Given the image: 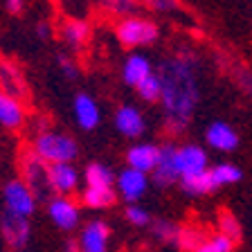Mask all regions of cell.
<instances>
[{"label": "cell", "mask_w": 252, "mask_h": 252, "mask_svg": "<svg viewBox=\"0 0 252 252\" xmlns=\"http://www.w3.org/2000/svg\"><path fill=\"white\" fill-rule=\"evenodd\" d=\"M162 84V115L169 133L180 135L189 126L200 99L198 59L191 52H180L169 57L158 72Z\"/></svg>", "instance_id": "obj_1"}, {"label": "cell", "mask_w": 252, "mask_h": 252, "mask_svg": "<svg viewBox=\"0 0 252 252\" xmlns=\"http://www.w3.org/2000/svg\"><path fill=\"white\" fill-rule=\"evenodd\" d=\"M32 151L36 153L45 164H59V162H74L79 156V147L74 137L61 131H41L34 137Z\"/></svg>", "instance_id": "obj_2"}, {"label": "cell", "mask_w": 252, "mask_h": 252, "mask_svg": "<svg viewBox=\"0 0 252 252\" xmlns=\"http://www.w3.org/2000/svg\"><path fill=\"white\" fill-rule=\"evenodd\" d=\"M117 41L124 47H142V45H151L158 41L160 30L153 21L149 18H140V16H126L117 23L115 27Z\"/></svg>", "instance_id": "obj_3"}, {"label": "cell", "mask_w": 252, "mask_h": 252, "mask_svg": "<svg viewBox=\"0 0 252 252\" xmlns=\"http://www.w3.org/2000/svg\"><path fill=\"white\" fill-rule=\"evenodd\" d=\"M2 200H5V212L16 216H23V219H30L34 212H36V196L23 183L21 178H14L5 185L2 189Z\"/></svg>", "instance_id": "obj_4"}, {"label": "cell", "mask_w": 252, "mask_h": 252, "mask_svg": "<svg viewBox=\"0 0 252 252\" xmlns=\"http://www.w3.org/2000/svg\"><path fill=\"white\" fill-rule=\"evenodd\" d=\"M21 180L34 191L36 200H50L52 198V189L47 180V164L34 151L23 156V176Z\"/></svg>", "instance_id": "obj_5"}, {"label": "cell", "mask_w": 252, "mask_h": 252, "mask_svg": "<svg viewBox=\"0 0 252 252\" xmlns=\"http://www.w3.org/2000/svg\"><path fill=\"white\" fill-rule=\"evenodd\" d=\"M47 216L63 232H74L81 223V207L70 196H52L47 200Z\"/></svg>", "instance_id": "obj_6"}, {"label": "cell", "mask_w": 252, "mask_h": 252, "mask_svg": "<svg viewBox=\"0 0 252 252\" xmlns=\"http://www.w3.org/2000/svg\"><path fill=\"white\" fill-rule=\"evenodd\" d=\"M176 162H178V173L183 178H194L200 173L210 171V156L200 144H183L176 149Z\"/></svg>", "instance_id": "obj_7"}, {"label": "cell", "mask_w": 252, "mask_h": 252, "mask_svg": "<svg viewBox=\"0 0 252 252\" xmlns=\"http://www.w3.org/2000/svg\"><path fill=\"white\" fill-rule=\"evenodd\" d=\"M149 180H151V176H147V173L135 171V169H131V167H124L115 176V194H117V198L126 200L128 205L137 203L142 196L147 194Z\"/></svg>", "instance_id": "obj_8"}, {"label": "cell", "mask_w": 252, "mask_h": 252, "mask_svg": "<svg viewBox=\"0 0 252 252\" xmlns=\"http://www.w3.org/2000/svg\"><path fill=\"white\" fill-rule=\"evenodd\" d=\"M0 232H2V239H5V243L11 250L14 252L23 250V248L30 243V236H32L30 219L2 212V214H0Z\"/></svg>", "instance_id": "obj_9"}, {"label": "cell", "mask_w": 252, "mask_h": 252, "mask_svg": "<svg viewBox=\"0 0 252 252\" xmlns=\"http://www.w3.org/2000/svg\"><path fill=\"white\" fill-rule=\"evenodd\" d=\"M47 180H50V189L57 196H70L77 191L79 183H81V173L74 167V162H59V164H47Z\"/></svg>", "instance_id": "obj_10"}, {"label": "cell", "mask_w": 252, "mask_h": 252, "mask_svg": "<svg viewBox=\"0 0 252 252\" xmlns=\"http://www.w3.org/2000/svg\"><path fill=\"white\" fill-rule=\"evenodd\" d=\"M110 227L101 219L88 220L79 232V252H108Z\"/></svg>", "instance_id": "obj_11"}, {"label": "cell", "mask_w": 252, "mask_h": 252, "mask_svg": "<svg viewBox=\"0 0 252 252\" xmlns=\"http://www.w3.org/2000/svg\"><path fill=\"white\" fill-rule=\"evenodd\" d=\"M113 124H115L117 133L128 137V140H137V137H142L144 131H147V120L142 115V110L133 104H122L115 110Z\"/></svg>", "instance_id": "obj_12"}, {"label": "cell", "mask_w": 252, "mask_h": 252, "mask_svg": "<svg viewBox=\"0 0 252 252\" xmlns=\"http://www.w3.org/2000/svg\"><path fill=\"white\" fill-rule=\"evenodd\" d=\"M176 144H162L160 147V160H158L156 169L151 171V180L158 187H173L180 183L178 162H176Z\"/></svg>", "instance_id": "obj_13"}, {"label": "cell", "mask_w": 252, "mask_h": 252, "mask_svg": "<svg viewBox=\"0 0 252 252\" xmlns=\"http://www.w3.org/2000/svg\"><path fill=\"white\" fill-rule=\"evenodd\" d=\"M72 115H74V122L79 124V128L93 131V128H97L101 122V108L93 94L77 93L72 99Z\"/></svg>", "instance_id": "obj_14"}, {"label": "cell", "mask_w": 252, "mask_h": 252, "mask_svg": "<svg viewBox=\"0 0 252 252\" xmlns=\"http://www.w3.org/2000/svg\"><path fill=\"white\" fill-rule=\"evenodd\" d=\"M158 160H160V147L151 142H140L126 149V167L147 173V176L156 169Z\"/></svg>", "instance_id": "obj_15"}, {"label": "cell", "mask_w": 252, "mask_h": 252, "mask_svg": "<svg viewBox=\"0 0 252 252\" xmlns=\"http://www.w3.org/2000/svg\"><path fill=\"white\" fill-rule=\"evenodd\" d=\"M205 142H207V147L216 149V151L230 153L239 147V133H236L227 122L216 120L207 126V131H205Z\"/></svg>", "instance_id": "obj_16"}, {"label": "cell", "mask_w": 252, "mask_h": 252, "mask_svg": "<svg viewBox=\"0 0 252 252\" xmlns=\"http://www.w3.org/2000/svg\"><path fill=\"white\" fill-rule=\"evenodd\" d=\"M149 74H153V65L144 54H128L122 63V81L131 88H137Z\"/></svg>", "instance_id": "obj_17"}, {"label": "cell", "mask_w": 252, "mask_h": 252, "mask_svg": "<svg viewBox=\"0 0 252 252\" xmlns=\"http://www.w3.org/2000/svg\"><path fill=\"white\" fill-rule=\"evenodd\" d=\"M25 124V108L21 99L0 90V126L7 131H18Z\"/></svg>", "instance_id": "obj_18"}, {"label": "cell", "mask_w": 252, "mask_h": 252, "mask_svg": "<svg viewBox=\"0 0 252 252\" xmlns=\"http://www.w3.org/2000/svg\"><path fill=\"white\" fill-rule=\"evenodd\" d=\"M0 90L16 99H21L25 94V81H23L21 70L7 61H0Z\"/></svg>", "instance_id": "obj_19"}, {"label": "cell", "mask_w": 252, "mask_h": 252, "mask_svg": "<svg viewBox=\"0 0 252 252\" xmlns=\"http://www.w3.org/2000/svg\"><path fill=\"white\" fill-rule=\"evenodd\" d=\"M115 176L117 173L104 162H90L84 169V183L86 187H104L115 189Z\"/></svg>", "instance_id": "obj_20"}, {"label": "cell", "mask_w": 252, "mask_h": 252, "mask_svg": "<svg viewBox=\"0 0 252 252\" xmlns=\"http://www.w3.org/2000/svg\"><path fill=\"white\" fill-rule=\"evenodd\" d=\"M115 200H117L115 189H104V187L81 189V205L90 207V210H106L110 205H115Z\"/></svg>", "instance_id": "obj_21"}, {"label": "cell", "mask_w": 252, "mask_h": 252, "mask_svg": "<svg viewBox=\"0 0 252 252\" xmlns=\"http://www.w3.org/2000/svg\"><path fill=\"white\" fill-rule=\"evenodd\" d=\"M210 176L214 180V187H227V185H234V183H241L243 180V171L241 167H236L232 162H219V164H212L210 167Z\"/></svg>", "instance_id": "obj_22"}, {"label": "cell", "mask_w": 252, "mask_h": 252, "mask_svg": "<svg viewBox=\"0 0 252 252\" xmlns=\"http://www.w3.org/2000/svg\"><path fill=\"white\" fill-rule=\"evenodd\" d=\"M90 36V25L81 18H68L61 25V38L68 45H81Z\"/></svg>", "instance_id": "obj_23"}, {"label": "cell", "mask_w": 252, "mask_h": 252, "mask_svg": "<svg viewBox=\"0 0 252 252\" xmlns=\"http://www.w3.org/2000/svg\"><path fill=\"white\" fill-rule=\"evenodd\" d=\"M180 189H183L189 198H198V196H207V194H212V191H216L210 171L200 173V176H194V178H183L180 180Z\"/></svg>", "instance_id": "obj_24"}, {"label": "cell", "mask_w": 252, "mask_h": 252, "mask_svg": "<svg viewBox=\"0 0 252 252\" xmlns=\"http://www.w3.org/2000/svg\"><path fill=\"white\" fill-rule=\"evenodd\" d=\"M178 232H180V227L169 219L151 220V234H153V239L160 241V243H176Z\"/></svg>", "instance_id": "obj_25"}, {"label": "cell", "mask_w": 252, "mask_h": 252, "mask_svg": "<svg viewBox=\"0 0 252 252\" xmlns=\"http://www.w3.org/2000/svg\"><path fill=\"white\" fill-rule=\"evenodd\" d=\"M135 93H137V97H140L142 101H147V104H156V101H160V94H162L160 77H158L156 72L149 74V77L135 88Z\"/></svg>", "instance_id": "obj_26"}, {"label": "cell", "mask_w": 252, "mask_h": 252, "mask_svg": "<svg viewBox=\"0 0 252 252\" xmlns=\"http://www.w3.org/2000/svg\"><path fill=\"white\" fill-rule=\"evenodd\" d=\"M205 241H207V239L203 236V230H198V227H180L178 239H176L178 248L185 252H194L196 248Z\"/></svg>", "instance_id": "obj_27"}, {"label": "cell", "mask_w": 252, "mask_h": 252, "mask_svg": "<svg viewBox=\"0 0 252 252\" xmlns=\"http://www.w3.org/2000/svg\"><path fill=\"white\" fill-rule=\"evenodd\" d=\"M219 232L220 234H225L227 239H232V241H239L241 239V223L236 220L234 214H230V212H220L219 214Z\"/></svg>", "instance_id": "obj_28"}, {"label": "cell", "mask_w": 252, "mask_h": 252, "mask_svg": "<svg viewBox=\"0 0 252 252\" xmlns=\"http://www.w3.org/2000/svg\"><path fill=\"white\" fill-rule=\"evenodd\" d=\"M124 216H126V220H128L133 227H147V225H151V214H149V212L144 210L142 205H137V203L126 205Z\"/></svg>", "instance_id": "obj_29"}, {"label": "cell", "mask_w": 252, "mask_h": 252, "mask_svg": "<svg viewBox=\"0 0 252 252\" xmlns=\"http://www.w3.org/2000/svg\"><path fill=\"white\" fill-rule=\"evenodd\" d=\"M106 9H110L113 14H120L126 18V14H131L135 9V0H99Z\"/></svg>", "instance_id": "obj_30"}, {"label": "cell", "mask_w": 252, "mask_h": 252, "mask_svg": "<svg viewBox=\"0 0 252 252\" xmlns=\"http://www.w3.org/2000/svg\"><path fill=\"white\" fill-rule=\"evenodd\" d=\"M210 243L216 252H232L234 250V241L227 239L225 234H220V232H216L214 236H210Z\"/></svg>", "instance_id": "obj_31"}, {"label": "cell", "mask_w": 252, "mask_h": 252, "mask_svg": "<svg viewBox=\"0 0 252 252\" xmlns=\"http://www.w3.org/2000/svg\"><path fill=\"white\" fill-rule=\"evenodd\" d=\"M57 63H59V68H61V72L65 74L68 79H77V65L72 63V59L65 57V54H59L57 57Z\"/></svg>", "instance_id": "obj_32"}, {"label": "cell", "mask_w": 252, "mask_h": 252, "mask_svg": "<svg viewBox=\"0 0 252 252\" xmlns=\"http://www.w3.org/2000/svg\"><path fill=\"white\" fill-rule=\"evenodd\" d=\"M147 2L153 7V9H158V11H171V9H176V7H178V2H176V0H147Z\"/></svg>", "instance_id": "obj_33"}, {"label": "cell", "mask_w": 252, "mask_h": 252, "mask_svg": "<svg viewBox=\"0 0 252 252\" xmlns=\"http://www.w3.org/2000/svg\"><path fill=\"white\" fill-rule=\"evenodd\" d=\"M36 34H38V38H50V34H52V27H50V23H45V21H41V23H36Z\"/></svg>", "instance_id": "obj_34"}, {"label": "cell", "mask_w": 252, "mask_h": 252, "mask_svg": "<svg viewBox=\"0 0 252 252\" xmlns=\"http://www.w3.org/2000/svg\"><path fill=\"white\" fill-rule=\"evenodd\" d=\"M7 7H9V11H21L23 0H7Z\"/></svg>", "instance_id": "obj_35"}, {"label": "cell", "mask_w": 252, "mask_h": 252, "mask_svg": "<svg viewBox=\"0 0 252 252\" xmlns=\"http://www.w3.org/2000/svg\"><path fill=\"white\" fill-rule=\"evenodd\" d=\"M194 252H216V250H214V248H212L210 239H207V241H205V243H200V246H198V248H196V250H194Z\"/></svg>", "instance_id": "obj_36"}, {"label": "cell", "mask_w": 252, "mask_h": 252, "mask_svg": "<svg viewBox=\"0 0 252 252\" xmlns=\"http://www.w3.org/2000/svg\"><path fill=\"white\" fill-rule=\"evenodd\" d=\"M65 252H79V246H77V243H72V241H70L68 246H65Z\"/></svg>", "instance_id": "obj_37"}, {"label": "cell", "mask_w": 252, "mask_h": 252, "mask_svg": "<svg viewBox=\"0 0 252 252\" xmlns=\"http://www.w3.org/2000/svg\"><path fill=\"white\" fill-rule=\"evenodd\" d=\"M18 252H23V250H18Z\"/></svg>", "instance_id": "obj_38"}]
</instances>
